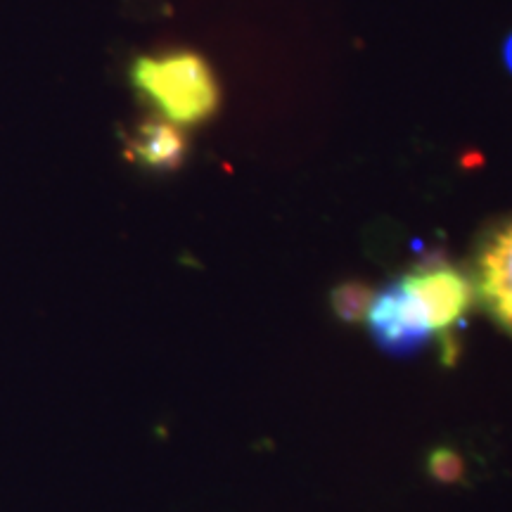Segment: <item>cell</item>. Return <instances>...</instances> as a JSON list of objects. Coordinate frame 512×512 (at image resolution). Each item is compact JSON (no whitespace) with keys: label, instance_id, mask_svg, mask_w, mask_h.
Segmentation results:
<instances>
[{"label":"cell","instance_id":"ba28073f","mask_svg":"<svg viewBox=\"0 0 512 512\" xmlns=\"http://www.w3.org/2000/svg\"><path fill=\"white\" fill-rule=\"evenodd\" d=\"M505 64H508L512 72V36L505 41Z\"/></svg>","mask_w":512,"mask_h":512},{"label":"cell","instance_id":"8992f818","mask_svg":"<svg viewBox=\"0 0 512 512\" xmlns=\"http://www.w3.org/2000/svg\"><path fill=\"white\" fill-rule=\"evenodd\" d=\"M373 297V290L363 283H342L332 290L330 302L339 318L347 320V323H356V320H363L368 316Z\"/></svg>","mask_w":512,"mask_h":512},{"label":"cell","instance_id":"277c9868","mask_svg":"<svg viewBox=\"0 0 512 512\" xmlns=\"http://www.w3.org/2000/svg\"><path fill=\"white\" fill-rule=\"evenodd\" d=\"M477 292L491 316L512 332V221L491 230L479 247Z\"/></svg>","mask_w":512,"mask_h":512},{"label":"cell","instance_id":"5b68a950","mask_svg":"<svg viewBox=\"0 0 512 512\" xmlns=\"http://www.w3.org/2000/svg\"><path fill=\"white\" fill-rule=\"evenodd\" d=\"M126 152L133 162L152 171H174L188 155V138L174 121L147 117L128 138Z\"/></svg>","mask_w":512,"mask_h":512},{"label":"cell","instance_id":"3957f363","mask_svg":"<svg viewBox=\"0 0 512 512\" xmlns=\"http://www.w3.org/2000/svg\"><path fill=\"white\" fill-rule=\"evenodd\" d=\"M366 318L380 347L396 356L415 354L434 335L418 304L413 302L411 294L403 290L399 280L384 287L380 294H375Z\"/></svg>","mask_w":512,"mask_h":512},{"label":"cell","instance_id":"7a4b0ae2","mask_svg":"<svg viewBox=\"0 0 512 512\" xmlns=\"http://www.w3.org/2000/svg\"><path fill=\"white\" fill-rule=\"evenodd\" d=\"M399 283L411 294L430 330L437 335H448L475 299V287L467 275L441 259L418 264Z\"/></svg>","mask_w":512,"mask_h":512},{"label":"cell","instance_id":"52a82bcc","mask_svg":"<svg viewBox=\"0 0 512 512\" xmlns=\"http://www.w3.org/2000/svg\"><path fill=\"white\" fill-rule=\"evenodd\" d=\"M427 467H430V475L444 484L460 482L465 472L463 458H460L456 451H451V448H437L430 456Z\"/></svg>","mask_w":512,"mask_h":512},{"label":"cell","instance_id":"6da1fadb","mask_svg":"<svg viewBox=\"0 0 512 512\" xmlns=\"http://www.w3.org/2000/svg\"><path fill=\"white\" fill-rule=\"evenodd\" d=\"M131 81L174 124H200L219 110V81L207 60L188 50L138 57L131 64Z\"/></svg>","mask_w":512,"mask_h":512}]
</instances>
